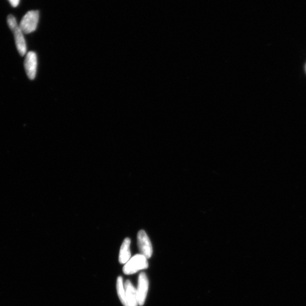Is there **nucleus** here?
I'll return each mask as SVG.
<instances>
[{
  "label": "nucleus",
  "instance_id": "1",
  "mask_svg": "<svg viewBox=\"0 0 306 306\" xmlns=\"http://www.w3.org/2000/svg\"><path fill=\"white\" fill-rule=\"evenodd\" d=\"M147 259L142 254H137L125 265L123 272L127 275L134 274L141 270L148 268Z\"/></svg>",
  "mask_w": 306,
  "mask_h": 306
},
{
  "label": "nucleus",
  "instance_id": "2",
  "mask_svg": "<svg viewBox=\"0 0 306 306\" xmlns=\"http://www.w3.org/2000/svg\"><path fill=\"white\" fill-rule=\"evenodd\" d=\"M39 18V11H29L23 17L19 27L21 28L23 33H32L36 30Z\"/></svg>",
  "mask_w": 306,
  "mask_h": 306
},
{
  "label": "nucleus",
  "instance_id": "3",
  "mask_svg": "<svg viewBox=\"0 0 306 306\" xmlns=\"http://www.w3.org/2000/svg\"><path fill=\"white\" fill-rule=\"evenodd\" d=\"M137 243L141 254L149 259L152 254V248L149 236L144 230H140L138 233Z\"/></svg>",
  "mask_w": 306,
  "mask_h": 306
},
{
  "label": "nucleus",
  "instance_id": "4",
  "mask_svg": "<svg viewBox=\"0 0 306 306\" xmlns=\"http://www.w3.org/2000/svg\"><path fill=\"white\" fill-rule=\"evenodd\" d=\"M149 289V280L145 273H141L138 279L137 290V299L139 305L144 304Z\"/></svg>",
  "mask_w": 306,
  "mask_h": 306
},
{
  "label": "nucleus",
  "instance_id": "5",
  "mask_svg": "<svg viewBox=\"0 0 306 306\" xmlns=\"http://www.w3.org/2000/svg\"><path fill=\"white\" fill-rule=\"evenodd\" d=\"M24 66L29 80H34L37 75L38 66V59L36 52L31 51L27 53Z\"/></svg>",
  "mask_w": 306,
  "mask_h": 306
},
{
  "label": "nucleus",
  "instance_id": "6",
  "mask_svg": "<svg viewBox=\"0 0 306 306\" xmlns=\"http://www.w3.org/2000/svg\"><path fill=\"white\" fill-rule=\"evenodd\" d=\"M12 32L14 34L17 50L20 55L23 56L26 55L27 52V46L23 33L19 26L13 29Z\"/></svg>",
  "mask_w": 306,
  "mask_h": 306
},
{
  "label": "nucleus",
  "instance_id": "7",
  "mask_svg": "<svg viewBox=\"0 0 306 306\" xmlns=\"http://www.w3.org/2000/svg\"><path fill=\"white\" fill-rule=\"evenodd\" d=\"M126 291V306H138L137 290L130 280H127L125 284Z\"/></svg>",
  "mask_w": 306,
  "mask_h": 306
},
{
  "label": "nucleus",
  "instance_id": "8",
  "mask_svg": "<svg viewBox=\"0 0 306 306\" xmlns=\"http://www.w3.org/2000/svg\"><path fill=\"white\" fill-rule=\"evenodd\" d=\"M131 239L130 238H126L121 246L120 250L119 256H118V260L120 263L126 264L129 261L131 257Z\"/></svg>",
  "mask_w": 306,
  "mask_h": 306
},
{
  "label": "nucleus",
  "instance_id": "9",
  "mask_svg": "<svg viewBox=\"0 0 306 306\" xmlns=\"http://www.w3.org/2000/svg\"><path fill=\"white\" fill-rule=\"evenodd\" d=\"M116 289L118 298L124 306L127 305L126 299V291L125 285L123 284V278L120 276L117 279Z\"/></svg>",
  "mask_w": 306,
  "mask_h": 306
},
{
  "label": "nucleus",
  "instance_id": "10",
  "mask_svg": "<svg viewBox=\"0 0 306 306\" xmlns=\"http://www.w3.org/2000/svg\"><path fill=\"white\" fill-rule=\"evenodd\" d=\"M7 22L8 26L12 31L15 28L18 26L16 19L13 16V15H9L7 18Z\"/></svg>",
  "mask_w": 306,
  "mask_h": 306
},
{
  "label": "nucleus",
  "instance_id": "11",
  "mask_svg": "<svg viewBox=\"0 0 306 306\" xmlns=\"http://www.w3.org/2000/svg\"><path fill=\"white\" fill-rule=\"evenodd\" d=\"M13 7H17L19 3V0H9Z\"/></svg>",
  "mask_w": 306,
  "mask_h": 306
}]
</instances>
